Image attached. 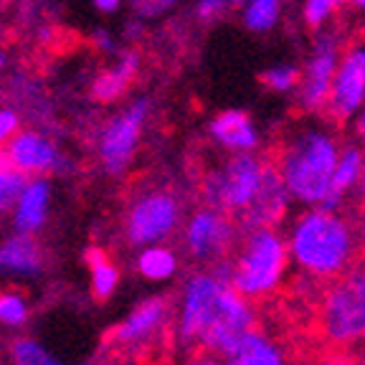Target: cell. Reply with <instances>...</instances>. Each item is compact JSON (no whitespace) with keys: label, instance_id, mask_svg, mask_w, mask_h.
<instances>
[{"label":"cell","instance_id":"obj_1","mask_svg":"<svg viewBox=\"0 0 365 365\" xmlns=\"http://www.w3.org/2000/svg\"><path fill=\"white\" fill-rule=\"evenodd\" d=\"M257 327V304L228 284L226 262L198 267L182 279L170 325L173 342L182 353H205L223 360Z\"/></svg>","mask_w":365,"mask_h":365},{"label":"cell","instance_id":"obj_2","mask_svg":"<svg viewBox=\"0 0 365 365\" xmlns=\"http://www.w3.org/2000/svg\"><path fill=\"white\" fill-rule=\"evenodd\" d=\"M289 264L302 279L330 284L358 264L360 234L342 211L302 208L284 231Z\"/></svg>","mask_w":365,"mask_h":365},{"label":"cell","instance_id":"obj_3","mask_svg":"<svg viewBox=\"0 0 365 365\" xmlns=\"http://www.w3.org/2000/svg\"><path fill=\"white\" fill-rule=\"evenodd\" d=\"M340 150V132L327 120L319 122L312 117L287 132L274 168L279 173L292 203L299 208L325 205Z\"/></svg>","mask_w":365,"mask_h":365},{"label":"cell","instance_id":"obj_4","mask_svg":"<svg viewBox=\"0 0 365 365\" xmlns=\"http://www.w3.org/2000/svg\"><path fill=\"white\" fill-rule=\"evenodd\" d=\"M228 284L244 299L259 304L272 299L284 287L292 272L289 251L282 228H249L241 231L234 254L226 259Z\"/></svg>","mask_w":365,"mask_h":365},{"label":"cell","instance_id":"obj_5","mask_svg":"<svg viewBox=\"0 0 365 365\" xmlns=\"http://www.w3.org/2000/svg\"><path fill=\"white\" fill-rule=\"evenodd\" d=\"M317 327L330 348H358L365 332V264H355L319 292Z\"/></svg>","mask_w":365,"mask_h":365},{"label":"cell","instance_id":"obj_6","mask_svg":"<svg viewBox=\"0 0 365 365\" xmlns=\"http://www.w3.org/2000/svg\"><path fill=\"white\" fill-rule=\"evenodd\" d=\"M269 165L272 163L257 153L228 155L223 163L205 173L200 182V193L205 200L203 205L216 208L239 223L257 200Z\"/></svg>","mask_w":365,"mask_h":365},{"label":"cell","instance_id":"obj_7","mask_svg":"<svg viewBox=\"0 0 365 365\" xmlns=\"http://www.w3.org/2000/svg\"><path fill=\"white\" fill-rule=\"evenodd\" d=\"M185 213L182 200L170 188H148L130 200L122 221L125 241L132 249L168 244L180 231Z\"/></svg>","mask_w":365,"mask_h":365},{"label":"cell","instance_id":"obj_8","mask_svg":"<svg viewBox=\"0 0 365 365\" xmlns=\"http://www.w3.org/2000/svg\"><path fill=\"white\" fill-rule=\"evenodd\" d=\"M241 228L226 213L200 205L188 213L180 226V246L185 257L198 267H216L234 254Z\"/></svg>","mask_w":365,"mask_h":365},{"label":"cell","instance_id":"obj_9","mask_svg":"<svg viewBox=\"0 0 365 365\" xmlns=\"http://www.w3.org/2000/svg\"><path fill=\"white\" fill-rule=\"evenodd\" d=\"M342 48H345L342 36L330 29L317 31L312 43H309L304 66L299 68V86H297V104L309 117L325 114L330 84L335 76L337 61L342 56Z\"/></svg>","mask_w":365,"mask_h":365},{"label":"cell","instance_id":"obj_10","mask_svg":"<svg viewBox=\"0 0 365 365\" xmlns=\"http://www.w3.org/2000/svg\"><path fill=\"white\" fill-rule=\"evenodd\" d=\"M150 99L137 97L130 102L120 114H114L112 120L104 125L102 135H99L97 153L102 170L109 178H122L130 170L132 160H135L137 150H140V140H143L145 125L150 117Z\"/></svg>","mask_w":365,"mask_h":365},{"label":"cell","instance_id":"obj_11","mask_svg":"<svg viewBox=\"0 0 365 365\" xmlns=\"http://www.w3.org/2000/svg\"><path fill=\"white\" fill-rule=\"evenodd\" d=\"M365 104V41L342 48L335 76L330 84V97L325 104V117L332 125H350Z\"/></svg>","mask_w":365,"mask_h":365},{"label":"cell","instance_id":"obj_12","mask_svg":"<svg viewBox=\"0 0 365 365\" xmlns=\"http://www.w3.org/2000/svg\"><path fill=\"white\" fill-rule=\"evenodd\" d=\"M173 325V302L168 297H145L125 317L114 325L112 330V345L122 350H148L150 345L160 342L170 332Z\"/></svg>","mask_w":365,"mask_h":365},{"label":"cell","instance_id":"obj_13","mask_svg":"<svg viewBox=\"0 0 365 365\" xmlns=\"http://www.w3.org/2000/svg\"><path fill=\"white\" fill-rule=\"evenodd\" d=\"M0 158L26 178H48L53 173H63L66 168V158L58 145L48 135L36 130L18 132L3 148Z\"/></svg>","mask_w":365,"mask_h":365},{"label":"cell","instance_id":"obj_14","mask_svg":"<svg viewBox=\"0 0 365 365\" xmlns=\"http://www.w3.org/2000/svg\"><path fill=\"white\" fill-rule=\"evenodd\" d=\"M46 272V251L36 236L11 234L0 241V279L36 282Z\"/></svg>","mask_w":365,"mask_h":365},{"label":"cell","instance_id":"obj_15","mask_svg":"<svg viewBox=\"0 0 365 365\" xmlns=\"http://www.w3.org/2000/svg\"><path fill=\"white\" fill-rule=\"evenodd\" d=\"M289 211L292 198L272 163L267 170V178H264L262 190H259L249 213L239 221V228L241 231H249V228H282V223L289 218Z\"/></svg>","mask_w":365,"mask_h":365},{"label":"cell","instance_id":"obj_16","mask_svg":"<svg viewBox=\"0 0 365 365\" xmlns=\"http://www.w3.org/2000/svg\"><path fill=\"white\" fill-rule=\"evenodd\" d=\"M211 143L226 150L228 155H249L257 153L262 145V132L251 114L244 109H223L208 125Z\"/></svg>","mask_w":365,"mask_h":365},{"label":"cell","instance_id":"obj_17","mask_svg":"<svg viewBox=\"0 0 365 365\" xmlns=\"http://www.w3.org/2000/svg\"><path fill=\"white\" fill-rule=\"evenodd\" d=\"M51 180L48 178H29L13 205V234L36 236L48 223L51 213Z\"/></svg>","mask_w":365,"mask_h":365},{"label":"cell","instance_id":"obj_18","mask_svg":"<svg viewBox=\"0 0 365 365\" xmlns=\"http://www.w3.org/2000/svg\"><path fill=\"white\" fill-rule=\"evenodd\" d=\"M363 180H365V153L355 143H342L335 170H332L330 193H327L325 205H319V208L342 211L345 203H348V198L360 193Z\"/></svg>","mask_w":365,"mask_h":365},{"label":"cell","instance_id":"obj_19","mask_svg":"<svg viewBox=\"0 0 365 365\" xmlns=\"http://www.w3.org/2000/svg\"><path fill=\"white\" fill-rule=\"evenodd\" d=\"M221 363L223 365H294L284 342L277 335H272L269 330H264V327L251 330Z\"/></svg>","mask_w":365,"mask_h":365},{"label":"cell","instance_id":"obj_20","mask_svg":"<svg viewBox=\"0 0 365 365\" xmlns=\"http://www.w3.org/2000/svg\"><path fill=\"white\" fill-rule=\"evenodd\" d=\"M180 254L173 249L170 244H158V246H145L137 251L135 269L150 284H165L173 282L180 274Z\"/></svg>","mask_w":365,"mask_h":365},{"label":"cell","instance_id":"obj_21","mask_svg":"<svg viewBox=\"0 0 365 365\" xmlns=\"http://www.w3.org/2000/svg\"><path fill=\"white\" fill-rule=\"evenodd\" d=\"M86 269H89V292L97 302H109L122 284V269L102 249L86 251Z\"/></svg>","mask_w":365,"mask_h":365},{"label":"cell","instance_id":"obj_22","mask_svg":"<svg viewBox=\"0 0 365 365\" xmlns=\"http://www.w3.org/2000/svg\"><path fill=\"white\" fill-rule=\"evenodd\" d=\"M137 68H140V53L125 51L117 58V63H114L112 68L102 71V74L94 79V86H91L94 99H99V102H114V99H120L127 91V86H130V81L135 79Z\"/></svg>","mask_w":365,"mask_h":365},{"label":"cell","instance_id":"obj_23","mask_svg":"<svg viewBox=\"0 0 365 365\" xmlns=\"http://www.w3.org/2000/svg\"><path fill=\"white\" fill-rule=\"evenodd\" d=\"M8 360H11V365H68L46 342L31 335L13 337L8 345Z\"/></svg>","mask_w":365,"mask_h":365},{"label":"cell","instance_id":"obj_24","mask_svg":"<svg viewBox=\"0 0 365 365\" xmlns=\"http://www.w3.org/2000/svg\"><path fill=\"white\" fill-rule=\"evenodd\" d=\"M287 0H246L241 6V21L251 34H269L279 26Z\"/></svg>","mask_w":365,"mask_h":365},{"label":"cell","instance_id":"obj_25","mask_svg":"<svg viewBox=\"0 0 365 365\" xmlns=\"http://www.w3.org/2000/svg\"><path fill=\"white\" fill-rule=\"evenodd\" d=\"M31 299L21 289L0 292V327L6 330H23L31 322Z\"/></svg>","mask_w":365,"mask_h":365},{"label":"cell","instance_id":"obj_26","mask_svg":"<svg viewBox=\"0 0 365 365\" xmlns=\"http://www.w3.org/2000/svg\"><path fill=\"white\" fill-rule=\"evenodd\" d=\"M345 6V0H302V21L314 34L327 29L337 11Z\"/></svg>","mask_w":365,"mask_h":365},{"label":"cell","instance_id":"obj_27","mask_svg":"<svg viewBox=\"0 0 365 365\" xmlns=\"http://www.w3.org/2000/svg\"><path fill=\"white\" fill-rule=\"evenodd\" d=\"M262 84L274 94H292L299 86V66L294 63H274L262 74Z\"/></svg>","mask_w":365,"mask_h":365},{"label":"cell","instance_id":"obj_28","mask_svg":"<svg viewBox=\"0 0 365 365\" xmlns=\"http://www.w3.org/2000/svg\"><path fill=\"white\" fill-rule=\"evenodd\" d=\"M26 180L29 178L21 175L18 170H13L6 160L0 158V216H6V213L13 211V205H16Z\"/></svg>","mask_w":365,"mask_h":365},{"label":"cell","instance_id":"obj_29","mask_svg":"<svg viewBox=\"0 0 365 365\" xmlns=\"http://www.w3.org/2000/svg\"><path fill=\"white\" fill-rule=\"evenodd\" d=\"M228 0H195V18L200 23H216L228 13Z\"/></svg>","mask_w":365,"mask_h":365},{"label":"cell","instance_id":"obj_30","mask_svg":"<svg viewBox=\"0 0 365 365\" xmlns=\"http://www.w3.org/2000/svg\"><path fill=\"white\" fill-rule=\"evenodd\" d=\"M140 18H160L175 8L178 0H130Z\"/></svg>","mask_w":365,"mask_h":365},{"label":"cell","instance_id":"obj_31","mask_svg":"<svg viewBox=\"0 0 365 365\" xmlns=\"http://www.w3.org/2000/svg\"><path fill=\"white\" fill-rule=\"evenodd\" d=\"M312 365H363V358H360L355 350H325L314 358Z\"/></svg>","mask_w":365,"mask_h":365},{"label":"cell","instance_id":"obj_32","mask_svg":"<svg viewBox=\"0 0 365 365\" xmlns=\"http://www.w3.org/2000/svg\"><path fill=\"white\" fill-rule=\"evenodd\" d=\"M21 132V117L13 109H0V150Z\"/></svg>","mask_w":365,"mask_h":365},{"label":"cell","instance_id":"obj_33","mask_svg":"<svg viewBox=\"0 0 365 365\" xmlns=\"http://www.w3.org/2000/svg\"><path fill=\"white\" fill-rule=\"evenodd\" d=\"M350 130H353V143L365 153V104H363V109L358 112V117L350 122Z\"/></svg>","mask_w":365,"mask_h":365},{"label":"cell","instance_id":"obj_34","mask_svg":"<svg viewBox=\"0 0 365 365\" xmlns=\"http://www.w3.org/2000/svg\"><path fill=\"white\" fill-rule=\"evenodd\" d=\"M94 43L102 48V51H109V53H114V41H112V36H109V31H94Z\"/></svg>","mask_w":365,"mask_h":365},{"label":"cell","instance_id":"obj_35","mask_svg":"<svg viewBox=\"0 0 365 365\" xmlns=\"http://www.w3.org/2000/svg\"><path fill=\"white\" fill-rule=\"evenodd\" d=\"M185 365H223L218 358H213V355H205V353H195L190 355V360Z\"/></svg>","mask_w":365,"mask_h":365},{"label":"cell","instance_id":"obj_36","mask_svg":"<svg viewBox=\"0 0 365 365\" xmlns=\"http://www.w3.org/2000/svg\"><path fill=\"white\" fill-rule=\"evenodd\" d=\"M91 3H94V8L99 13H114L122 6V0H91Z\"/></svg>","mask_w":365,"mask_h":365},{"label":"cell","instance_id":"obj_37","mask_svg":"<svg viewBox=\"0 0 365 365\" xmlns=\"http://www.w3.org/2000/svg\"><path fill=\"white\" fill-rule=\"evenodd\" d=\"M355 353H358L360 358L365 360V332H363V337H360V342H358V348H355Z\"/></svg>","mask_w":365,"mask_h":365},{"label":"cell","instance_id":"obj_38","mask_svg":"<svg viewBox=\"0 0 365 365\" xmlns=\"http://www.w3.org/2000/svg\"><path fill=\"white\" fill-rule=\"evenodd\" d=\"M350 6H353V8H355V11L365 13V0H350Z\"/></svg>","mask_w":365,"mask_h":365},{"label":"cell","instance_id":"obj_39","mask_svg":"<svg viewBox=\"0 0 365 365\" xmlns=\"http://www.w3.org/2000/svg\"><path fill=\"white\" fill-rule=\"evenodd\" d=\"M6 63H8V56H6V51H0V71L6 68Z\"/></svg>","mask_w":365,"mask_h":365},{"label":"cell","instance_id":"obj_40","mask_svg":"<svg viewBox=\"0 0 365 365\" xmlns=\"http://www.w3.org/2000/svg\"><path fill=\"white\" fill-rule=\"evenodd\" d=\"M228 3H231V6H244L246 0H228Z\"/></svg>","mask_w":365,"mask_h":365},{"label":"cell","instance_id":"obj_41","mask_svg":"<svg viewBox=\"0 0 365 365\" xmlns=\"http://www.w3.org/2000/svg\"><path fill=\"white\" fill-rule=\"evenodd\" d=\"M360 195H363V200H365V180H363V188H360Z\"/></svg>","mask_w":365,"mask_h":365},{"label":"cell","instance_id":"obj_42","mask_svg":"<svg viewBox=\"0 0 365 365\" xmlns=\"http://www.w3.org/2000/svg\"><path fill=\"white\" fill-rule=\"evenodd\" d=\"M363 365H365V360H363Z\"/></svg>","mask_w":365,"mask_h":365}]
</instances>
